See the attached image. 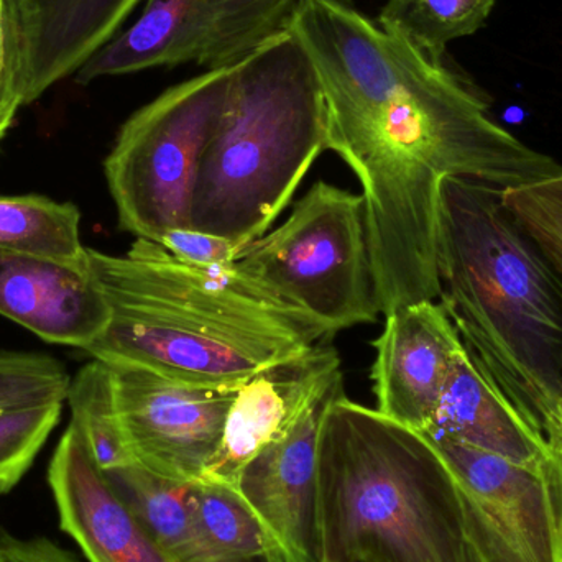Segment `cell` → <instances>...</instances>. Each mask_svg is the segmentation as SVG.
Wrapping results in <instances>:
<instances>
[{
	"instance_id": "18",
	"label": "cell",
	"mask_w": 562,
	"mask_h": 562,
	"mask_svg": "<svg viewBox=\"0 0 562 562\" xmlns=\"http://www.w3.org/2000/svg\"><path fill=\"white\" fill-rule=\"evenodd\" d=\"M170 562H214L198 530L190 484H177L132 464L104 472Z\"/></svg>"
},
{
	"instance_id": "26",
	"label": "cell",
	"mask_w": 562,
	"mask_h": 562,
	"mask_svg": "<svg viewBox=\"0 0 562 562\" xmlns=\"http://www.w3.org/2000/svg\"><path fill=\"white\" fill-rule=\"evenodd\" d=\"M502 200L562 279V173L502 191Z\"/></svg>"
},
{
	"instance_id": "25",
	"label": "cell",
	"mask_w": 562,
	"mask_h": 562,
	"mask_svg": "<svg viewBox=\"0 0 562 562\" xmlns=\"http://www.w3.org/2000/svg\"><path fill=\"white\" fill-rule=\"evenodd\" d=\"M71 376L46 353L0 352V409L65 402Z\"/></svg>"
},
{
	"instance_id": "4",
	"label": "cell",
	"mask_w": 562,
	"mask_h": 562,
	"mask_svg": "<svg viewBox=\"0 0 562 562\" xmlns=\"http://www.w3.org/2000/svg\"><path fill=\"white\" fill-rule=\"evenodd\" d=\"M316 512L319 562H485L438 449L346 393L321 425Z\"/></svg>"
},
{
	"instance_id": "17",
	"label": "cell",
	"mask_w": 562,
	"mask_h": 562,
	"mask_svg": "<svg viewBox=\"0 0 562 562\" xmlns=\"http://www.w3.org/2000/svg\"><path fill=\"white\" fill-rule=\"evenodd\" d=\"M203 40L204 0H145L138 19L91 56L76 81L198 63Z\"/></svg>"
},
{
	"instance_id": "8",
	"label": "cell",
	"mask_w": 562,
	"mask_h": 562,
	"mask_svg": "<svg viewBox=\"0 0 562 562\" xmlns=\"http://www.w3.org/2000/svg\"><path fill=\"white\" fill-rule=\"evenodd\" d=\"M458 479L485 562H562V459L531 468L429 439Z\"/></svg>"
},
{
	"instance_id": "11",
	"label": "cell",
	"mask_w": 562,
	"mask_h": 562,
	"mask_svg": "<svg viewBox=\"0 0 562 562\" xmlns=\"http://www.w3.org/2000/svg\"><path fill=\"white\" fill-rule=\"evenodd\" d=\"M340 382L339 353L324 342L247 379L231 406L220 449L201 481L236 491L247 464Z\"/></svg>"
},
{
	"instance_id": "13",
	"label": "cell",
	"mask_w": 562,
	"mask_h": 562,
	"mask_svg": "<svg viewBox=\"0 0 562 562\" xmlns=\"http://www.w3.org/2000/svg\"><path fill=\"white\" fill-rule=\"evenodd\" d=\"M59 528L88 562H170L104 474L75 422L48 468Z\"/></svg>"
},
{
	"instance_id": "1",
	"label": "cell",
	"mask_w": 562,
	"mask_h": 562,
	"mask_svg": "<svg viewBox=\"0 0 562 562\" xmlns=\"http://www.w3.org/2000/svg\"><path fill=\"white\" fill-rule=\"evenodd\" d=\"M290 32L323 88L327 150L363 190L380 313L439 297V193L445 178L514 190L562 173L488 114L442 61L385 32L346 0H306Z\"/></svg>"
},
{
	"instance_id": "9",
	"label": "cell",
	"mask_w": 562,
	"mask_h": 562,
	"mask_svg": "<svg viewBox=\"0 0 562 562\" xmlns=\"http://www.w3.org/2000/svg\"><path fill=\"white\" fill-rule=\"evenodd\" d=\"M108 366L134 464L177 484L201 481L220 449L227 415L244 382L200 385L142 367Z\"/></svg>"
},
{
	"instance_id": "31",
	"label": "cell",
	"mask_w": 562,
	"mask_h": 562,
	"mask_svg": "<svg viewBox=\"0 0 562 562\" xmlns=\"http://www.w3.org/2000/svg\"><path fill=\"white\" fill-rule=\"evenodd\" d=\"M3 135H0V140H2Z\"/></svg>"
},
{
	"instance_id": "16",
	"label": "cell",
	"mask_w": 562,
	"mask_h": 562,
	"mask_svg": "<svg viewBox=\"0 0 562 562\" xmlns=\"http://www.w3.org/2000/svg\"><path fill=\"white\" fill-rule=\"evenodd\" d=\"M422 435L461 442L531 468L562 459L477 369L465 347L456 357L435 416Z\"/></svg>"
},
{
	"instance_id": "30",
	"label": "cell",
	"mask_w": 562,
	"mask_h": 562,
	"mask_svg": "<svg viewBox=\"0 0 562 562\" xmlns=\"http://www.w3.org/2000/svg\"><path fill=\"white\" fill-rule=\"evenodd\" d=\"M550 445L562 458V400L560 406H558L557 428H554V435L551 438Z\"/></svg>"
},
{
	"instance_id": "20",
	"label": "cell",
	"mask_w": 562,
	"mask_h": 562,
	"mask_svg": "<svg viewBox=\"0 0 562 562\" xmlns=\"http://www.w3.org/2000/svg\"><path fill=\"white\" fill-rule=\"evenodd\" d=\"M79 223L81 214L72 203L38 194L0 196V249L86 266L88 247Z\"/></svg>"
},
{
	"instance_id": "7",
	"label": "cell",
	"mask_w": 562,
	"mask_h": 562,
	"mask_svg": "<svg viewBox=\"0 0 562 562\" xmlns=\"http://www.w3.org/2000/svg\"><path fill=\"white\" fill-rule=\"evenodd\" d=\"M233 269L330 334L380 314L362 194L326 181L311 187L279 229L244 246Z\"/></svg>"
},
{
	"instance_id": "22",
	"label": "cell",
	"mask_w": 562,
	"mask_h": 562,
	"mask_svg": "<svg viewBox=\"0 0 562 562\" xmlns=\"http://www.w3.org/2000/svg\"><path fill=\"white\" fill-rule=\"evenodd\" d=\"M66 400L72 422L81 428L102 471L134 464L119 423L114 376L108 363L98 359L86 363L69 382Z\"/></svg>"
},
{
	"instance_id": "23",
	"label": "cell",
	"mask_w": 562,
	"mask_h": 562,
	"mask_svg": "<svg viewBox=\"0 0 562 562\" xmlns=\"http://www.w3.org/2000/svg\"><path fill=\"white\" fill-rule=\"evenodd\" d=\"M190 502L198 530L214 562L266 560L259 524L236 492L198 481L190 484Z\"/></svg>"
},
{
	"instance_id": "15",
	"label": "cell",
	"mask_w": 562,
	"mask_h": 562,
	"mask_svg": "<svg viewBox=\"0 0 562 562\" xmlns=\"http://www.w3.org/2000/svg\"><path fill=\"white\" fill-rule=\"evenodd\" d=\"M0 314L46 342L88 350L111 307L86 266L0 249Z\"/></svg>"
},
{
	"instance_id": "12",
	"label": "cell",
	"mask_w": 562,
	"mask_h": 562,
	"mask_svg": "<svg viewBox=\"0 0 562 562\" xmlns=\"http://www.w3.org/2000/svg\"><path fill=\"white\" fill-rule=\"evenodd\" d=\"M373 342L376 412L423 432L428 428L464 344L441 304L422 301L385 316Z\"/></svg>"
},
{
	"instance_id": "21",
	"label": "cell",
	"mask_w": 562,
	"mask_h": 562,
	"mask_svg": "<svg viewBox=\"0 0 562 562\" xmlns=\"http://www.w3.org/2000/svg\"><path fill=\"white\" fill-rule=\"evenodd\" d=\"M495 3L497 0H385L376 23L442 61L449 43L474 35Z\"/></svg>"
},
{
	"instance_id": "27",
	"label": "cell",
	"mask_w": 562,
	"mask_h": 562,
	"mask_svg": "<svg viewBox=\"0 0 562 562\" xmlns=\"http://www.w3.org/2000/svg\"><path fill=\"white\" fill-rule=\"evenodd\" d=\"M157 244L181 262L204 267V269L231 266L243 249L224 237L194 229L170 231L164 234Z\"/></svg>"
},
{
	"instance_id": "29",
	"label": "cell",
	"mask_w": 562,
	"mask_h": 562,
	"mask_svg": "<svg viewBox=\"0 0 562 562\" xmlns=\"http://www.w3.org/2000/svg\"><path fill=\"white\" fill-rule=\"evenodd\" d=\"M0 562H82L46 537H19L0 531Z\"/></svg>"
},
{
	"instance_id": "19",
	"label": "cell",
	"mask_w": 562,
	"mask_h": 562,
	"mask_svg": "<svg viewBox=\"0 0 562 562\" xmlns=\"http://www.w3.org/2000/svg\"><path fill=\"white\" fill-rule=\"evenodd\" d=\"M306 0H204V40L196 65L227 68L290 30Z\"/></svg>"
},
{
	"instance_id": "5",
	"label": "cell",
	"mask_w": 562,
	"mask_h": 562,
	"mask_svg": "<svg viewBox=\"0 0 562 562\" xmlns=\"http://www.w3.org/2000/svg\"><path fill=\"white\" fill-rule=\"evenodd\" d=\"M324 150L323 88L288 30L234 66L226 112L201 164L190 229L239 247L259 239Z\"/></svg>"
},
{
	"instance_id": "24",
	"label": "cell",
	"mask_w": 562,
	"mask_h": 562,
	"mask_svg": "<svg viewBox=\"0 0 562 562\" xmlns=\"http://www.w3.org/2000/svg\"><path fill=\"white\" fill-rule=\"evenodd\" d=\"M61 412L63 402L0 409V494L12 491L32 468Z\"/></svg>"
},
{
	"instance_id": "2",
	"label": "cell",
	"mask_w": 562,
	"mask_h": 562,
	"mask_svg": "<svg viewBox=\"0 0 562 562\" xmlns=\"http://www.w3.org/2000/svg\"><path fill=\"white\" fill-rule=\"evenodd\" d=\"M111 321L86 352L200 385L243 383L333 337L300 307L240 276L233 263L190 266L137 239L125 256L88 249Z\"/></svg>"
},
{
	"instance_id": "14",
	"label": "cell",
	"mask_w": 562,
	"mask_h": 562,
	"mask_svg": "<svg viewBox=\"0 0 562 562\" xmlns=\"http://www.w3.org/2000/svg\"><path fill=\"white\" fill-rule=\"evenodd\" d=\"M142 0H3L16 58L22 105L108 45Z\"/></svg>"
},
{
	"instance_id": "6",
	"label": "cell",
	"mask_w": 562,
	"mask_h": 562,
	"mask_svg": "<svg viewBox=\"0 0 562 562\" xmlns=\"http://www.w3.org/2000/svg\"><path fill=\"white\" fill-rule=\"evenodd\" d=\"M234 66L171 86L122 125L104 170L119 224L137 239L158 243L170 231L190 229L201 164L226 112Z\"/></svg>"
},
{
	"instance_id": "3",
	"label": "cell",
	"mask_w": 562,
	"mask_h": 562,
	"mask_svg": "<svg viewBox=\"0 0 562 562\" xmlns=\"http://www.w3.org/2000/svg\"><path fill=\"white\" fill-rule=\"evenodd\" d=\"M436 269L472 362L550 442L562 400V279L502 190L441 181Z\"/></svg>"
},
{
	"instance_id": "28",
	"label": "cell",
	"mask_w": 562,
	"mask_h": 562,
	"mask_svg": "<svg viewBox=\"0 0 562 562\" xmlns=\"http://www.w3.org/2000/svg\"><path fill=\"white\" fill-rule=\"evenodd\" d=\"M19 108H22L19 58H16L9 16H7L3 0H0V135H5L9 131Z\"/></svg>"
},
{
	"instance_id": "10",
	"label": "cell",
	"mask_w": 562,
	"mask_h": 562,
	"mask_svg": "<svg viewBox=\"0 0 562 562\" xmlns=\"http://www.w3.org/2000/svg\"><path fill=\"white\" fill-rule=\"evenodd\" d=\"M337 383L247 464L236 494L259 524L266 562H319L316 471L321 425Z\"/></svg>"
}]
</instances>
